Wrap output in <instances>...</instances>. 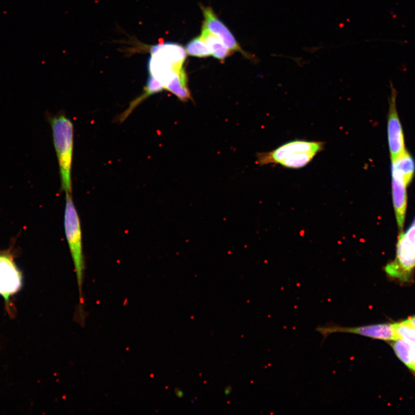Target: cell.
I'll return each instance as SVG.
<instances>
[{"mask_svg":"<svg viewBox=\"0 0 415 415\" xmlns=\"http://www.w3.org/2000/svg\"><path fill=\"white\" fill-rule=\"evenodd\" d=\"M232 388L229 386V387H227L225 388V393L226 396L229 395V394L231 393Z\"/></svg>","mask_w":415,"mask_h":415,"instance_id":"cell-18","label":"cell"},{"mask_svg":"<svg viewBox=\"0 0 415 415\" xmlns=\"http://www.w3.org/2000/svg\"><path fill=\"white\" fill-rule=\"evenodd\" d=\"M201 37L209 46L212 55L216 59L224 61L231 55L232 51L223 44L221 39L207 29L202 27Z\"/></svg>","mask_w":415,"mask_h":415,"instance_id":"cell-12","label":"cell"},{"mask_svg":"<svg viewBox=\"0 0 415 415\" xmlns=\"http://www.w3.org/2000/svg\"><path fill=\"white\" fill-rule=\"evenodd\" d=\"M200 7L204 18L202 27L217 36L231 51L241 53L244 57L250 59L251 56L244 52L240 48L234 35L226 25L218 18L212 8L203 6Z\"/></svg>","mask_w":415,"mask_h":415,"instance_id":"cell-8","label":"cell"},{"mask_svg":"<svg viewBox=\"0 0 415 415\" xmlns=\"http://www.w3.org/2000/svg\"><path fill=\"white\" fill-rule=\"evenodd\" d=\"M175 393L178 397L181 398L184 396V393L181 389L178 388L175 389Z\"/></svg>","mask_w":415,"mask_h":415,"instance_id":"cell-17","label":"cell"},{"mask_svg":"<svg viewBox=\"0 0 415 415\" xmlns=\"http://www.w3.org/2000/svg\"><path fill=\"white\" fill-rule=\"evenodd\" d=\"M324 147L325 143L320 142L294 140L272 151L258 153L256 163L259 165L276 164L288 169H301L310 163Z\"/></svg>","mask_w":415,"mask_h":415,"instance_id":"cell-2","label":"cell"},{"mask_svg":"<svg viewBox=\"0 0 415 415\" xmlns=\"http://www.w3.org/2000/svg\"><path fill=\"white\" fill-rule=\"evenodd\" d=\"M189 55L197 57H207L212 55L211 50L201 36L190 40L186 46Z\"/></svg>","mask_w":415,"mask_h":415,"instance_id":"cell-15","label":"cell"},{"mask_svg":"<svg viewBox=\"0 0 415 415\" xmlns=\"http://www.w3.org/2000/svg\"><path fill=\"white\" fill-rule=\"evenodd\" d=\"M316 330L323 338L333 334H349L364 336L384 341H395L398 340L392 323H378L359 326H343L335 323H328L317 327Z\"/></svg>","mask_w":415,"mask_h":415,"instance_id":"cell-6","label":"cell"},{"mask_svg":"<svg viewBox=\"0 0 415 415\" xmlns=\"http://www.w3.org/2000/svg\"><path fill=\"white\" fill-rule=\"evenodd\" d=\"M411 366L409 369L415 373V344H412Z\"/></svg>","mask_w":415,"mask_h":415,"instance_id":"cell-16","label":"cell"},{"mask_svg":"<svg viewBox=\"0 0 415 415\" xmlns=\"http://www.w3.org/2000/svg\"><path fill=\"white\" fill-rule=\"evenodd\" d=\"M164 87L154 77L149 75L148 78L146 86H145L143 93L137 98L135 100L132 101L127 109L123 113L118 116L116 122L120 123L126 121V119L131 115L133 111L138 107L141 103H142L145 99H146L151 95L161 92L164 90Z\"/></svg>","mask_w":415,"mask_h":415,"instance_id":"cell-11","label":"cell"},{"mask_svg":"<svg viewBox=\"0 0 415 415\" xmlns=\"http://www.w3.org/2000/svg\"><path fill=\"white\" fill-rule=\"evenodd\" d=\"M409 319H410V321H411V322L412 323V324L415 327V315H414V316L409 318Z\"/></svg>","mask_w":415,"mask_h":415,"instance_id":"cell-19","label":"cell"},{"mask_svg":"<svg viewBox=\"0 0 415 415\" xmlns=\"http://www.w3.org/2000/svg\"><path fill=\"white\" fill-rule=\"evenodd\" d=\"M48 121L52 127L53 144L59 165L61 189L66 194H71L73 124L64 114L49 116Z\"/></svg>","mask_w":415,"mask_h":415,"instance_id":"cell-1","label":"cell"},{"mask_svg":"<svg viewBox=\"0 0 415 415\" xmlns=\"http://www.w3.org/2000/svg\"><path fill=\"white\" fill-rule=\"evenodd\" d=\"M391 90V97L389 100L387 131L390 157H391V159L393 160L404 152L406 149L403 129H402L397 109L396 91L392 86Z\"/></svg>","mask_w":415,"mask_h":415,"instance_id":"cell-7","label":"cell"},{"mask_svg":"<svg viewBox=\"0 0 415 415\" xmlns=\"http://www.w3.org/2000/svg\"><path fill=\"white\" fill-rule=\"evenodd\" d=\"M415 268V219L405 233L398 238L396 258L385 268L389 277L409 281Z\"/></svg>","mask_w":415,"mask_h":415,"instance_id":"cell-4","label":"cell"},{"mask_svg":"<svg viewBox=\"0 0 415 415\" xmlns=\"http://www.w3.org/2000/svg\"><path fill=\"white\" fill-rule=\"evenodd\" d=\"M392 176L400 178L409 185L415 173V160L407 151L391 160Z\"/></svg>","mask_w":415,"mask_h":415,"instance_id":"cell-10","label":"cell"},{"mask_svg":"<svg viewBox=\"0 0 415 415\" xmlns=\"http://www.w3.org/2000/svg\"><path fill=\"white\" fill-rule=\"evenodd\" d=\"M393 201L398 228L402 231L404 227L407 202L406 188L408 186L400 178L392 177Z\"/></svg>","mask_w":415,"mask_h":415,"instance_id":"cell-9","label":"cell"},{"mask_svg":"<svg viewBox=\"0 0 415 415\" xmlns=\"http://www.w3.org/2000/svg\"><path fill=\"white\" fill-rule=\"evenodd\" d=\"M64 213V228L66 239L71 254L74 271L79 288L81 303L82 288L84 281L85 263L82 244L81 228L78 216L72 195L66 194Z\"/></svg>","mask_w":415,"mask_h":415,"instance_id":"cell-3","label":"cell"},{"mask_svg":"<svg viewBox=\"0 0 415 415\" xmlns=\"http://www.w3.org/2000/svg\"><path fill=\"white\" fill-rule=\"evenodd\" d=\"M398 339L415 344V327L408 318L400 322L393 323Z\"/></svg>","mask_w":415,"mask_h":415,"instance_id":"cell-13","label":"cell"},{"mask_svg":"<svg viewBox=\"0 0 415 415\" xmlns=\"http://www.w3.org/2000/svg\"><path fill=\"white\" fill-rule=\"evenodd\" d=\"M23 285V273L15 263L14 254L10 250L0 252V296L5 300L10 313L11 299L22 289Z\"/></svg>","mask_w":415,"mask_h":415,"instance_id":"cell-5","label":"cell"},{"mask_svg":"<svg viewBox=\"0 0 415 415\" xmlns=\"http://www.w3.org/2000/svg\"><path fill=\"white\" fill-rule=\"evenodd\" d=\"M393 342L392 346L394 352L401 362L410 368L412 361V344L401 339Z\"/></svg>","mask_w":415,"mask_h":415,"instance_id":"cell-14","label":"cell"}]
</instances>
